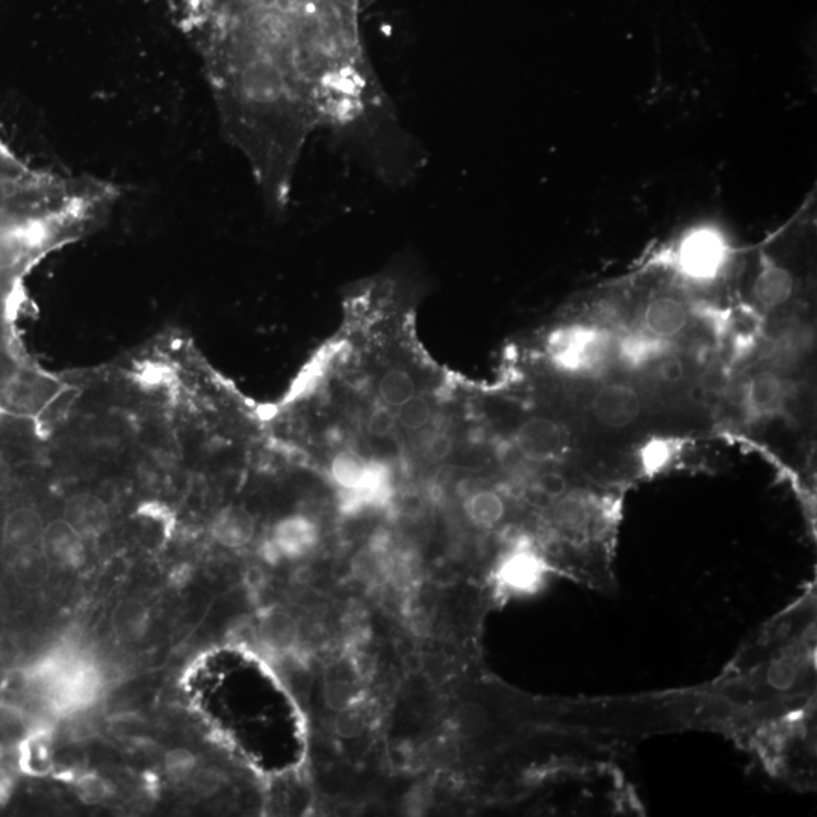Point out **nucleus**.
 I'll use <instances>...</instances> for the list:
<instances>
[{"label": "nucleus", "instance_id": "f257e3e1", "mask_svg": "<svg viewBox=\"0 0 817 817\" xmlns=\"http://www.w3.org/2000/svg\"><path fill=\"white\" fill-rule=\"evenodd\" d=\"M252 4L323 55L348 58L365 49L362 16L367 0H252Z\"/></svg>", "mask_w": 817, "mask_h": 817}, {"label": "nucleus", "instance_id": "f03ea898", "mask_svg": "<svg viewBox=\"0 0 817 817\" xmlns=\"http://www.w3.org/2000/svg\"><path fill=\"white\" fill-rule=\"evenodd\" d=\"M613 347L615 342L606 330L588 324H569L551 333L547 355L562 373L594 376L606 367Z\"/></svg>", "mask_w": 817, "mask_h": 817}, {"label": "nucleus", "instance_id": "7ed1b4c3", "mask_svg": "<svg viewBox=\"0 0 817 817\" xmlns=\"http://www.w3.org/2000/svg\"><path fill=\"white\" fill-rule=\"evenodd\" d=\"M727 241L713 229H698L678 249V271L693 282H712L728 261Z\"/></svg>", "mask_w": 817, "mask_h": 817}, {"label": "nucleus", "instance_id": "20e7f679", "mask_svg": "<svg viewBox=\"0 0 817 817\" xmlns=\"http://www.w3.org/2000/svg\"><path fill=\"white\" fill-rule=\"evenodd\" d=\"M547 572V562L538 551L518 545L501 559L495 580L509 594L530 595L542 588Z\"/></svg>", "mask_w": 817, "mask_h": 817}, {"label": "nucleus", "instance_id": "39448f33", "mask_svg": "<svg viewBox=\"0 0 817 817\" xmlns=\"http://www.w3.org/2000/svg\"><path fill=\"white\" fill-rule=\"evenodd\" d=\"M515 444L521 456L527 460L553 462L560 459L568 448V435L556 421L532 418L519 427Z\"/></svg>", "mask_w": 817, "mask_h": 817}, {"label": "nucleus", "instance_id": "423d86ee", "mask_svg": "<svg viewBox=\"0 0 817 817\" xmlns=\"http://www.w3.org/2000/svg\"><path fill=\"white\" fill-rule=\"evenodd\" d=\"M642 412V401L636 389L625 383H609L595 394L592 414L609 429H625L636 423Z\"/></svg>", "mask_w": 817, "mask_h": 817}, {"label": "nucleus", "instance_id": "0eeeda50", "mask_svg": "<svg viewBox=\"0 0 817 817\" xmlns=\"http://www.w3.org/2000/svg\"><path fill=\"white\" fill-rule=\"evenodd\" d=\"M320 541V529L305 515L280 519L271 533L270 547L277 557L300 559L311 553Z\"/></svg>", "mask_w": 817, "mask_h": 817}, {"label": "nucleus", "instance_id": "6e6552de", "mask_svg": "<svg viewBox=\"0 0 817 817\" xmlns=\"http://www.w3.org/2000/svg\"><path fill=\"white\" fill-rule=\"evenodd\" d=\"M40 547L52 566L61 568H75L81 565L85 556L84 538L66 519L44 525Z\"/></svg>", "mask_w": 817, "mask_h": 817}, {"label": "nucleus", "instance_id": "1a4fd4ad", "mask_svg": "<svg viewBox=\"0 0 817 817\" xmlns=\"http://www.w3.org/2000/svg\"><path fill=\"white\" fill-rule=\"evenodd\" d=\"M392 474L386 463L373 460V470L367 482L352 494L339 495V507L347 515L364 512L374 507H382L391 500Z\"/></svg>", "mask_w": 817, "mask_h": 817}, {"label": "nucleus", "instance_id": "9d476101", "mask_svg": "<svg viewBox=\"0 0 817 817\" xmlns=\"http://www.w3.org/2000/svg\"><path fill=\"white\" fill-rule=\"evenodd\" d=\"M66 521L84 539L99 538L109 529L106 504L93 494H78L66 504Z\"/></svg>", "mask_w": 817, "mask_h": 817}, {"label": "nucleus", "instance_id": "9b49d317", "mask_svg": "<svg viewBox=\"0 0 817 817\" xmlns=\"http://www.w3.org/2000/svg\"><path fill=\"white\" fill-rule=\"evenodd\" d=\"M256 522L252 513L241 506H227L215 515L211 525L212 538L224 548H243L252 542Z\"/></svg>", "mask_w": 817, "mask_h": 817}, {"label": "nucleus", "instance_id": "f8f14e48", "mask_svg": "<svg viewBox=\"0 0 817 817\" xmlns=\"http://www.w3.org/2000/svg\"><path fill=\"white\" fill-rule=\"evenodd\" d=\"M671 341L651 335L647 330L628 333L616 342V353L628 368H644L668 355Z\"/></svg>", "mask_w": 817, "mask_h": 817}, {"label": "nucleus", "instance_id": "ddd939ff", "mask_svg": "<svg viewBox=\"0 0 817 817\" xmlns=\"http://www.w3.org/2000/svg\"><path fill=\"white\" fill-rule=\"evenodd\" d=\"M689 323V311L674 297H657L644 312L645 330L651 335L671 341Z\"/></svg>", "mask_w": 817, "mask_h": 817}, {"label": "nucleus", "instance_id": "4468645a", "mask_svg": "<svg viewBox=\"0 0 817 817\" xmlns=\"http://www.w3.org/2000/svg\"><path fill=\"white\" fill-rule=\"evenodd\" d=\"M795 293V279L787 268L778 264H765L754 280V294L763 308L775 309L786 305Z\"/></svg>", "mask_w": 817, "mask_h": 817}, {"label": "nucleus", "instance_id": "2eb2a0df", "mask_svg": "<svg viewBox=\"0 0 817 817\" xmlns=\"http://www.w3.org/2000/svg\"><path fill=\"white\" fill-rule=\"evenodd\" d=\"M787 397V383L772 371H763L752 377L746 389V406L757 417L774 415L783 407Z\"/></svg>", "mask_w": 817, "mask_h": 817}, {"label": "nucleus", "instance_id": "dca6fc26", "mask_svg": "<svg viewBox=\"0 0 817 817\" xmlns=\"http://www.w3.org/2000/svg\"><path fill=\"white\" fill-rule=\"evenodd\" d=\"M44 524L40 513L31 507H19L8 513L2 527L5 544L16 551L40 545Z\"/></svg>", "mask_w": 817, "mask_h": 817}, {"label": "nucleus", "instance_id": "f3484780", "mask_svg": "<svg viewBox=\"0 0 817 817\" xmlns=\"http://www.w3.org/2000/svg\"><path fill=\"white\" fill-rule=\"evenodd\" d=\"M114 636L123 644H137L146 636L150 613L143 601L126 598L115 606L111 618Z\"/></svg>", "mask_w": 817, "mask_h": 817}, {"label": "nucleus", "instance_id": "a211bd4d", "mask_svg": "<svg viewBox=\"0 0 817 817\" xmlns=\"http://www.w3.org/2000/svg\"><path fill=\"white\" fill-rule=\"evenodd\" d=\"M373 470V460L365 459L358 451L344 450L333 457L330 476L338 488L339 495L358 491Z\"/></svg>", "mask_w": 817, "mask_h": 817}, {"label": "nucleus", "instance_id": "6ab92c4d", "mask_svg": "<svg viewBox=\"0 0 817 817\" xmlns=\"http://www.w3.org/2000/svg\"><path fill=\"white\" fill-rule=\"evenodd\" d=\"M262 644L276 653H286L294 648L299 639V625L293 616L282 610H273L262 616L259 622Z\"/></svg>", "mask_w": 817, "mask_h": 817}, {"label": "nucleus", "instance_id": "aec40b11", "mask_svg": "<svg viewBox=\"0 0 817 817\" xmlns=\"http://www.w3.org/2000/svg\"><path fill=\"white\" fill-rule=\"evenodd\" d=\"M50 569L52 563L37 547L17 551L11 566L14 580L25 589L41 588L49 580Z\"/></svg>", "mask_w": 817, "mask_h": 817}, {"label": "nucleus", "instance_id": "412c9836", "mask_svg": "<svg viewBox=\"0 0 817 817\" xmlns=\"http://www.w3.org/2000/svg\"><path fill=\"white\" fill-rule=\"evenodd\" d=\"M465 512L479 529H492L503 521L506 504L497 492L480 489L466 498Z\"/></svg>", "mask_w": 817, "mask_h": 817}, {"label": "nucleus", "instance_id": "4be33fe9", "mask_svg": "<svg viewBox=\"0 0 817 817\" xmlns=\"http://www.w3.org/2000/svg\"><path fill=\"white\" fill-rule=\"evenodd\" d=\"M379 394L386 406L397 409L417 394V386L411 374L403 370H391L380 380Z\"/></svg>", "mask_w": 817, "mask_h": 817}, {"label": "nucleus", "instance_id": "5701e85b", "mask_svg": "<svg viewBox=\"0 0 817 817\" xmlns=\"http://www.w3.org/2000/svg\"><path fill=\"white\" fill-rule=\"evenodd\" d=\"M353 574L365 585H379L388 575L385 557L377 550H362L353 559Z\"/></svg>", "mask_w": 817, "mask_h": 817}, {"label": "nucleus", "instance_id": "b1692460", "mask_svg": "<svg viewBox=\"0 0 817 817\" xmlns=\"http://www.w3.org/2000/svg\"><path fill=\"white\" fill-rule=\"evenodd\" d=\"M397 421L409 430H420L429 424L430 417H432V409H430L429 401L420 395L415 394L411 400L397 407Z\"/></svg>", "mask_w": 817, "mask_h": 817}, {"label": "nucleus", "instance_id": "393cba45", "mask_svg": "<svg viewBox=\"0 0 817 817\" xmlns=\"http://www.w3.org/2000/svg\"><path fill=\"white\" fill-rule=\"evenodd\" d=\"M358 692L352 683L344 680H333L326 684L324 701L332 712L339 713L355 707Z\"/></svg>", "mask_w": 817, "mask_h": 817}, {"label": "nucleus", "instance_id": "a878e982", "mask_svg": "<svg viewBox=\"0 0 817 817\" xmlns=\"http://www.w3.org/2000/svg\"><path fill=\"white\" fill-rule=\"evenodd\" d=\"M165 771L173 780H188L197 769V760L193 752L185 748H174L165 754Z\"/></svg>", "mask_w": 817, "mask_h": 817}, {"label": "nucleus", "instance_id": "bb28decb", "mask_svg": "<svg viewBox=\"0 0 817 817\" xmlns=\"http://www.w3.org/2000/svg\"><path fill=\"white\" fill-rule=\"evenodd\" d=\"M675 454V445L669 441H653L642 451V463L647 473L663 470Z\"/></svg>", "mask_w": 817, "mask_h": 817}, {"label": "nucleus", "instance_id": "cd10ccee", "mask_svg": "<svg viewBox=\"0 0 817 817\" xmlns=\"http://www.w3.org/2000/svg\"><path fill=\"white\" fill-rule=\"evenodd\" d=\"M188 780L193 792L202 798L217 795L224 786L223 774L211 768L196 769Z\"/></svg>", "mask_w": 817, "mask_h": 817}, {"label": "nucleus", "instance_id": "c85d7f7f", "mask_svg": "<svg viewBox=\"0 0 817 817\" xmlns=\"http://www.w3.org/2000/svg\"><path fill=\"white\" fill-rule=\"evenodd\" d=\"M365 719L362 713H359L355 707L352 709L339 712L335 719V731L339 737L344 739H355L359 737L364 731Z\"/></svg>", "mask_w": 817, "mask_h": 817}, {"label": "nucleus", "instance_id": "c756f323", "mask_svg": "<svg viewBox=\"0 0 817 817\" xmlns=\"http://www.w3.org/2000/svg\"><path fill=\"white\" fill-rule=\"evenodd\" d=\"M566 489H568V483L565 477L557 473H545L536 480L535 494L551 503V501L562 498L566 494Z\"/></svg>", "mask_w": 817, "mask_h": 817}, {"label": "nucleus", "instance_id": "7c9ffc66", "mask_svg": "<svg viewBox=\"0 0 817 817\" xmlns=\"http://www.w3.org/2000/svg\"><path fill=\"white\" fill-rule=\"evenodd\" d=\"M397 423V414L392 412V407H379L368 418V432L376 438H386L394 432Z\"/></svg>", "mask_w": 817, "mask_h": 817}, {"label": "nucleus", "instance_id": "2f4dec72", "mask_svg": "<svg viewBox=\"0 0 817 817\" xmlns=\"http://www.w3.org/2000/svg\"><path fill=\"white\" fill-rule=\"evenodd\" d=\"M79 798L88 805L100 804L109 793L108 784L97 775H87L78 783Z\"/></svg>", "mask_w": 817, "mask_h": 817}, {"label": "nucleus", "instance_id": "473e14b6", "mask_svg": "<svg viewBox=\"0 0 817 817\" xmlns=\"http://www.w3.org/2000/svg\"><path fill=\"white\" fill-rule=\"evenodd\" d=\"M457 724L465 734H477L486 724V715L476 704L463 706L457 713Z\"/></svg>", "mask_w": 817, "mask_h": 817}, {"label": "nucleus", "instance_id": "72a5a7b5", "mask_svg": "<svg viewBox=\"0 0 817 817\" xmlns=\"http://www.w3.org/2000/svg\"><path fill=\"white\" fill-rule=\"evenodd\" d=\"M451 451H453V442H451L450 436L442 435V433L433 436L429 445H427V453H429L430 459L433 460L447 459Z\"/></svg>", "mask_w": 817, "mask_h": 817}, {"label": "nucleus", "instance_id": "f704fd0d", "mask_svg": "<svg viewBox=\"0 0 817 817\" xmlns=\"http://www.w3.org/2000/svg\"><path fill=\"white\" fill-rule=\"evenodd\" d=\"M424 668L423 654L411 650L401 654V669L406 675H418Z\"/></svg>", "mask_w": 817, "mask_h": 817}, {"label": "nucleus", "instance_id": "c9c22d12", "mask_svg": "<svg viewBox=\"0 0 817 817\" xmlns=\"http://www.w3.org/2000/svg\"><path fill=\"white\" fill-rule=\"evenodd\" d=\"M4 704H5V693H4V690L0 689V712H2V710H4Z\"/></svg>", "mask_w": 817, "mask_h": 817}]
</instances>
